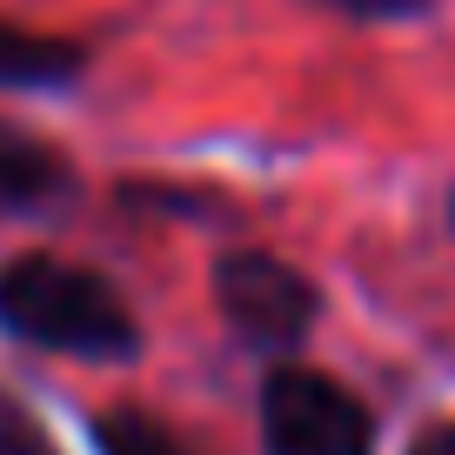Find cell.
<instances>
[{"label":"cell","instance_id":"6da1fadb","mask_svg":"<svg viewBox=\"0 0 455 455\" xmlns=\"http://www.w3.org/2000/svg\"><path fill=\"white\" fill-rule=\"evenodd\" d=\"M0 328L34 341V348L81 355V362H128L141 348L128 301L100 275L54 255H20L0 268Z\"/></svg>","mask_w":455,"mask_h":455},{"label":"cell","instance_id":"7a4b0ae2","mask_svg":"<svg viewBox=\"0 0 455 455\" xmlns=\"http://www.w3.org/2000/svg\"><path fill=\"white\" fill-rule=\"evenodd\" d=\"M214 301H221L228 335L261 348V355L301 348L315 315H322L308 275L275 261V255H261V248H228V255L214 261Z\"/></svg>","mask_w":455,"mask_h":455},{"label":"cell","instance_id":"3957f363","mask_svg":"<svg viewBox=\"0 0 455 455\" xmlns=\"http://www.w3.org/2000/svg\"><path fill=\"white\" fill-rule=\"evenodd\" d=\"M268 455H375V415L315 369H275L261 388Z\"/></svg>","mask_w":455,"mask_h":455},{"label":"cell","instance_id":"277c9868","mask_svg":"<svg viewBox=\"0 0 455 455\" xmlns=\"http://www.w3.org/2000/svg\"><path fill=\"white\" fill-rule=\"evenodd\" d=\"M68 188H74V174L54 148L0 121V201L7 208H54Z\"/></svg>","mask_w":455,"mask_h":455},{"label":"cell","instance_id":"5b68a950","mask_svg":"<svg viewBox=\"0 0 455 455\" xmlns=\"http://www.w3.org/2000/svg\"><path fill=\"white\" fill-rule=\"evenodd\" d=\"M74 74H81V47L0 28V87H68Z\"/></svg>","mask_w":455,"mask_h":455},{"label":"cell","instance_id":"8992f818","mask_svg":"<svg viewBox=\"0 0 455 455\" xmlns=\"http://www.w3.org/2000/svg\"><path fill=\"white\" fill-rule=\"evenodd\" d=\"M94 449L100 455H195L174 428H161L155 415H141V409H108L94 422Z\"/></svg>","mask_w":455,"mask_h":455},{"label":"cell","instance_id":"52a82bcc","mask_svg":"<svg viewBox=\"0 0 455 455\" xmlns=\"http://www.w3.org/2000/svg\"><path fill=\"white\" fill-rule=\"evenodd\" d=\"M0 455H60V449L47 442V428L34 415H20V402L0 395Z\"/></svg>","mask_w":455,"mask_h":455},{"label":"cell","instance_id":"ba28073f","mask_svg":"<svg viewBox=\"0 0 455 455\" xmlns=\"http://www.w3.org/2000/svg\"><path fill=\"white\" fill-rule=\"evenodd\" d=\"M409 455H455V422H442V428H428V435H415Z\"/></svg>","mask_w":455,"mask_h":455},{"label":"cell","instance_id":"9c48e42d","mask_svg":"<svg viewBox=\"0 0 455 455\" xmlns=\"http://www.w3.org/2000/svg\"><path fill=\"white\" fill-rule=\"evenodd\" d=\"M348 14H415L422 0H341Z\"/></svg>","mask_w":455,"mask_h":455},{"label":"cell","instance_id":"30bf717a","mask_svg":"<svg viewBox=\"0 0 455 455\" xmlns=\"http://www.w3.org/2000/svg\"><path fill=\"white\" fill-rule=\"evenodd\" d=\"M449 228H455V195H449Z\"/></svg>","mask_w":455,"mask_h":455}]
</instances>
